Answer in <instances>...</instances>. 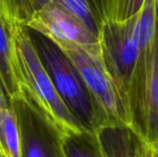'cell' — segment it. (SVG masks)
<instances>
[{
    "label": "cell",
    "mask_w": 158,
    "mask_h": 157,
    "mask_svg": "<svg viewBox=\"0 0 158 157\" xmlns=\"http://www.w3.org/2000/svg\"><path fill=\"white\" fill-rule=\"evenodd\" d=\"M6 27L22 93L66 133L86 131L56 92L36 52L28 27L17 23Z\"/></svg>",
    "instance_id": "1"
},
{
    "label": "cell",
    "mask_w": 158,
    "mask_h": 157,
    "mask_svg": "<svg viewBox=\"0 0 158 157\" xmlns=\"http://www.w3.org/2000/svg\"><path fill=\"white\" fill-rule=\"evenodd\" d=\"M29 32L42 64L62 101L82 128L88 132H94L100 127V120L80 72L56 43L34 30L29 29Z\"/></svg>",
    "instance_id": "2"
},
{
    "label": "cell",
    "mask_w": 158,
    "mask_h": 157,
    "mask_svg": "<svg viewBox=\"0 0 158 157\" xmlns=\"http://www.w3.org/2000/svg\"><path fill=\"white\" fill-rule=\"evenodd\" d=\"M83 79L94 103L101 126H123L134 130L133 118L123 103L103 61L102 54H93L81 47L58 45Z\"/></svg>",
    "instance_id": "3"
},
{
    "label": "cell",
    "mask_w": 158,
    "mask_h": 157,
    "mask_svg": "<svg viewBox=\"0 0 158 157\" xmlns=\"http://www.w3.org/2000/svg\"><path fill=\"white\" fill-rule=\"evenodd\" d=\"M134 130L144 142L158 140V30L140 56L131 89Z\"/></svg>",
    "instance_id": "4"
},
{
    "label": "cell",
    "mask_w": 158,
    "mask_h": 157,
    "mask_svg": "<svg viewBox=\"0 0 158 157\" xmlns=\"http://www.w3.org/2000/svg\"><path fill=\"white\" fill-rule=\"evenodd\" d=\"M14 111L20 142V157H66L65 131L23 93L8 99Z\"/></svg>",
    "instance_id": "5"
},
{
    "label": "cell",
    "mask_w": 158,
    "mask_h": 157,
    "mask_svg": "<svg viewBox=\"0 0 158 157\" xmlns=\"http://www.w3.org/2000/svg\"><path fill=\"white\" fill-rule=\"evenodd\" d=\"M24 25L46 36L57 45L71 44L93 54L101 53L98 36L56 3H49L36 10Z\"/></svg>",
    "instance_id": "6"
},
{
    "label": "cell",
    "mask_w": 158,
    "mask_h": 157,
    "mask_svg": "<svg viewBox=\"0 0 158 157\" xmlns=\"http://www.w3.org/2000/svg\"><path fill=\"white\" fill-rule=\"evenodd\" d=\"M103 22L114 23L131 31L144 49L158 30V0H106Z\"/></svg>",
    "instance_id": "7"
},
{
    "label": "cell",
    "mask_w": 158,
    "mask_h": 157,
    "mask_svg": "<svg viewBox=\"0 0 158 157\" xmlns=\"http://www.w3.org/2000/svg\"><path fill=\"white\" fill-rule=\"evenodd\" d=\"M49 3L65 7L99 37L101 23L87 0H0V16L6 25H24L36 10Z\"/></svg>",
    "instance_id": "8"
},
{
    "label": "cell",
    "mask_w": 158,
    "mask_h": 157,
    "mask_svg": "<svg viewBox=\"0 0 158 157\" xmlns=\"http://www.w3.org/2000/svg\"><path fill=\"white\" fill-rule=\"evenodd\" d=\"M93 133L100 157H143L137 132L123 126H101Z\"/></svg>",
    "instance_id": "9"
},
{
    "label": "cell",
    "mask_w": 158,
    "mask_h": 157,
    "mask_svg": "<svg viewBox=\"0 0 158 157\" xmlns=\"http://www.w3.org/2000/svg\"><path fill=\"white\" fill-rule=\"evenodd\" d=\"M0 87L8 99L22 94L19 83L13 45L7 27L0 16Z\"/></svg>",
    "instance_id": "10"
},
{
    "label": "cell",
    "mask_w": 158,
    "mask_h": 157,
    "mask_svg": "<svg viewBox=\"0 0 158 157\" xmlns=\"http://www.w3.org/2000/svg\"><path fill=\"white\" fill-rule=\"evenodd\" d=\"M66 157H100L92 132H67L63 138Z\"/></svg>",
    "instance_id": "11"
},
{
    "label": "cell",
    "mask_w": 158,
    "mask_h": 157,
    "mask_svg": "<svg viewBox=\"0 0 158 157\" xmlns=\"http://www.w3.org/2000/svg\"><path fill=\"white\" fill-rule=\"evenodd\" d=\"M87 2L89 3L94 14L98 18L100 23L102 24L103 20L105 19V15H106V0H87Z\"/></svg>",
    "instance_id": "12"
},
{
    "label": "cell",
    "mask_w": 158,
    "mask_h": 157,
    "mask_svg": "<svg viewBox=\"0 0 158 157\" xmlns=\"http://www.w3.org/2000/svg\"><path fill=\"white\" fill-rule=\"evenodd\" d=\"M142 143L144 157H158V140L151 143L142 140Z\"/></svg>",
    "instance_id": "13"
},
{
    "label": "cell",
    "mask_w": 158,
    "mask_h": 157,
    "mask_svg": "<svg viewBox=\"0 0 158 157\" xmlns=\"http://www.w3.org/2000/svg\"><path fill=\"white\" fill-rule=\"evenodd\" d=\"M143 157H144V154H143Z\"/></svg>",
    "instance_id": "14"
}]
</instances>
